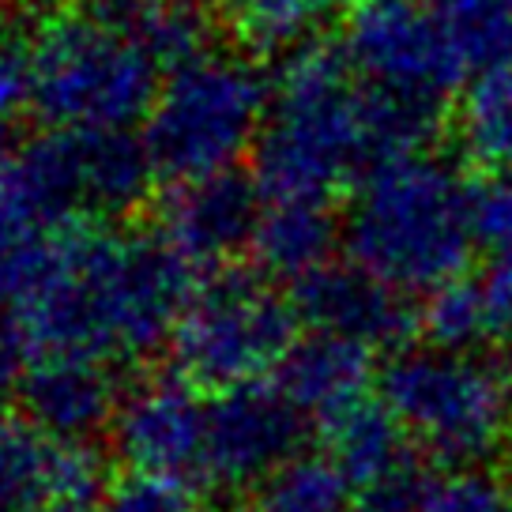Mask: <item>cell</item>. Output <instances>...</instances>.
Here are the masks:
<instances>
[{
  "label": "cell",
  "mask_w": 512,
  "mask_h": 512,
  "mask_svg": "<svg viewBox=\"0 0 512 512\" xmlns=\"http://www.w3.org/2000/svg\"><path fill=\"white\" fill-rule=\"evenodd\" d=\"M200 279L155 230L76 226L4 328L23 366L34 358L140 362L170 347Z\"/></svg>",
  "instance_id": "cell-1"
},
{
  "label": "cell",
  "mask_w": 512,
  "mask_h": 512,
  "mask_svg": "<svg viewBox=\"0 0 512 512\" xmlns=\"http://www.w3.org/2000/svg\"><path fill=\"white\" fill-rule=\"evenodd\" d=\"M433 128L437 113L366 87L339 49L302 46L272 76L253 181L264 200L332 204L373 166L426 151Z\"/></svg>",
  "instance_id": "cell-2"
},
{
  "label": "cell",
  "mask_w": 512,
  "mask_h": 512,
  "mask_svg": "<svg viewBox=\"0 0 512 512\" xmlns=\"http://www.w3.org/2000/svg\"><path fill=\"white\" fill-rule=\"evenodd\" d=\"M351 264L411 298L437 294L467 275L475 241L471 185L430 151L373 166L343 215Z\"/></svg>",
  "instance_id": "cell-3"
},
{
  "label": "cell",
  "mask_w": 512,
  "mask_h": 512,
  "mask_svg": "<svg viewBox=\"0 0 512 512\" xmlns=\"http://www.w3.org/2000/svg\"><path fill=\"white\" fill-rule=\"evenodd\" d=\"M31 113L46 132H132L162 87L159 61L121 23L61 8L27 34Z\"/></svg>",
  "instance_id": "cell-4"
},
{
  "label": "cell",
  "mask_w": 512,
  "mask_h": 512,
  "mask_svg": "<svg viewBox=\"0 0 512 512\" xmlns=\"http://www.w3.org/2000/svg\"><path fill=\"white\" fill-rule=\"evenodd\" d=\"M272 80L241 49H204L162 76L140 140L155 177L170 185L234 174L256 151Z\"/></svg>",
  "instance_id": "cell-5"
},
{
  "label": "cell",
  "mask_w": 512,
  "mask_h": 512,
  "mask_svg": "<svg viewBox=\"0 0 512 512\" xmlns=\"http://www.w3.org/2000/svg\"><path fill=\"white\" fill-rule=\"evenodd\" d=\"M302 317L290 294L256 268H219L192 290L170 339V373L200 396L268 381L298 343Z\"/></svg>",
  "instance_id": "cell-6"
},
{
  "label": "cell",
  "mask_w": 512,
  "mask_h": 512,
  "mask_svg": "<svg viewBox=\"0 0 512 512\" xmlns=\"http://www.w3.org/2000/svg\"><path fill=\"white\" fill-rule=\"evenodd\" d=\"M377 400L445 467H479L505 445L512 392L505 369L475 351L403 347L377 373Z\"/></svg>",
  "instance_id": "cell-7"
},
{
  "label": "cell",
  "mask_w": 512,
  "mask_h": 512,
  "mask_svg": "<svg viewBox=\"0 0 512 512\" xmlns=\"http://www.w3.org/2000/svg\"><path fill=\"white\" fill-rule=\"evenodd\" d=\"M34 189L64 226H113L147 200L155 166L132 132H42L23 144Z\"/></svg>",
  "instance_id": "cell-8"
},
{
  "label": "cell",
  "mask_w": 512,
  "mask_h": 512,
  "mask_svg": "<svg viewBox=\"0 0 512 512\" xmlns=\"http://www.w3.org/2000/svg\"><path fill=\"white\" fill-rule=\"evenodd\" d=\"M339 53L366 87L433 110H441V102L467 80L418 0L362 4L343 31Z\"/></svg>",
  "instance_id": "cell-9"
},
{
  "label": "cell",
  "mask_w": 512,
  "mask_h": 512,
  "mask_svg": "<svg viewBox=\"0 0 512 512\" xmlns=\"http://www.w3.org/2000/svg\"><path fill=\"white\" fill-rule=\"evenodd\" d=\"M309 418L275 381L230 388L208 400V445L200 490L253 497L283 464L305 452Z\"/></svg>",
  "instance_id": "cell-10"
},
{
  "label": "cell",
  "mask_w": 512,
  "mask_h": 512,
  "mask_svg": "<svg viewBox=\"0 0 512 512\" xmlns=\"http://www.w3.org/2000/svg\"><path fill=\"white\" fill-rule=\"evenodd\" d=\"M110 437L125 467L181 479L200 490L208 445V396H200L192 384L166 369L162 377L128 392Z\"/></svg>",
  "instance_id": "cell-11"
},
{
  "label": "cell",
  "mask_w": 512,
  "mask_h": 512,
  "mask_svg": "<svg viewBox=\"0 0 512 512\" xmlns=\"http://www.w3.org/2000/svg\"><path fill=\"white\" fill-rule=\"evenodd\" d=\"M264 196L253 177L219 174L170 185L155 215V234L196 272L234 268V256L253 249Z\"/></svg>",
  "instance_id": "cell-12"
},
{
  "label": "cell",
  "mask_w": 512,
  "mask_h": 512,
  "mask_svg": "<svg viewBox=\"0 0 512 512\" xmlns=\"http://www.w3.org/2000/svg\"><path fill=\"white\" fill-rule=\"evenodd\" d=\"M290 302L309 332L351 339L366 351H403L418 332L415 309L403 294L358 264H328L290 287Z\"/></svg>",
  "instance_id": "cell-13"
},
{
  "label": "cell",
  "mask_w": 512,
  "mask_h": 512,
  "mask_svg": "<svg viewBox=\"0 0 512 512\" xmlns=\"http://www.w3.org/2000/svg\"><path fill=\"white\" fill-rule=\"evenodd\" d=\"M125 396L117 366L91 358H34L19 373L12 411L53 441L91 445L113 433Z\"/></svg>",
  "instance_id": "cell-14"
},
{
  "label": "cell",
  "mask_w": 512,
  "mask_h": 512,
  "mask_svg": "<svg viewBox=\"0 0 512 512\" xmlns=\"http://www.w3.org/2000/svg\"><path fill=\"white\" fill-rule=\"evenodd\" d=\"M106 482V460L95 445L53 441L23 418L0 422V512H34L49 501L98 509Z\"/></svg>",
  "instance_id": "cell-15"
},
{
  "label": "cell",
  "mask_w": 512,
  "mask_h": 512,
  "mask_svg": "<svg viewBox=\"0 0 512 512\" xmlns=\"http://www.w3.org/2000/svg\"><path fill=\"white\" fill-rule=\"evenodd\" d=\"M272 381L309 422H324L369 396V384L377 381L373 351L351 339L309 332L290 347Z\"/></svg>",
  "instance_id": "cell-16"
},
{
  "label": "cell",
  "mask_w": 512,
  "mask_h": 512,
  "mask_svg": "<svg viewBox=\"0 0 512 512\" xmlns=\"http://www.w3.org/2000/svg\"><path fill=\"white\" fill-rule=\"evenodd\" d=\"M339 241H343V219L332 211V204L264 200L249 253L264 279L294 287L332 264Z\"/></svg>",
  "instance_id": "cell-17"
},
{
  "label": "cell",
  "mask_w": 512,
  "mask_h": 512,
  "mask_svg": "<svg viewBox=\"0 0 512 512\" xmlns=\"http://www.w3.org/2000/svg\"><path fill=\"white\" fill-rule=\"evenodd\" d=\"M317 426L324 452L336 460L354 490H369V486L411 475V437L381 400L366 396Z\"/></svg>",
  "instance_id": "cell-18"
},
{
  "label": "cell",
  "mask_w": 512,
  "mask_h": 512,
  "mask_svg": "<svg viewBox=\"0 0 512 512\" xmlns=\"http://www.w3.org/2000/svg\"><path fill=\"white\" fill-rule=\"evenodd\" d=\"M426 12L467 80L512 64V0H426Z\"/></svg>",
  "instance_id": "cell-19"
},
{
  "label": "cell",
  "mask_w": 512,
  "mask_h": 512,
  "mask_svg": "<svg viewBox=\"0 0 512 512\" xmlns=\"http://www.w3.org/2000/svg\"><path fill=\"white\" fill-rule=\"evenodd\" d=\"M211 19L241 42L245 53H294L305 46L328 8L324 0H204Z\"/></svg>",
  "instance_id": "cell-20"
},
{
  "label": "cell",
  "mask_w": 512,
  "mask_h": 512,
  "mask_svg": "<svg viewBox=\"0 0 512 512\" xmlns=\"http://www.w3.org/2000/svg\"><path fill=\"white\" fill-rule=\"evenodd\" d=\"M456 140L486 170H512V64L467 87L456 113Z\"/></svg>",
  "instance_id": "cell-21"
},
{
  "label": "cell",
  "mask_w": 512,
  "mask_h": 512,
  "mask_svg": "<svg viewBox=\"0 0 512 512\" xmlns=\"http://www.w3.org/2000/svg\"><path fill=\"white\" fill-rule=\"evenodd\" d=\"M354 494L358 490L351 486V479L320 448L283 464L249 501H253V512H347Z\"/></svg>",
  "instance_id": "cell-22"
},
{
  "label": "cell",
  "mask_w": 512,
  "mask_h": 512,
  "mask_svg": "<svg viewBox=\"0 0 512 512\" xmlns=\"http://www.w3.org/2000/svg\"><path fill=\"white\" fill-rule=\"evenodd\" d=\"M121 27L136 34V42L159 61L162 72H174L177 64L211 49L208 38L215 19L204 0H144Z\"/></svg>",
  "instance_id": "cell-23"
},
{
  "label": "cell",
  "mask_w": 512,
  "mask_h": 512,
  "mask_svg": "<svg viewBox=\"0 0 512 512\" xmlns=\"http://www.w3.org/2000/svg\"><path fill=\"white\" fill-rule=\"evenodd\" d=\"M415 512H512V479L486 467H445L418 479Z\"/></svg>",
  "instance_id": "cell-24"
},
{
  "label": "cell",
  "mask_w": 512,
  "mask_h": 512,
  "mask_svg": "<svg viewBox=\"0 0 512 512\" xmlns=\"http://www.w3.org/2000/svg\"><path fill=\"white\" fill-rule=\"evenodd\" d=\"M98 512H200V490L181 479L121 467L106 482Z\"/></svg>",
  "instance_id": "cell-25"
},
{
  "label": "cell",
  "mask_w": 512,
  "mask_h": 512,
  "mask_svg": "<svg viewBox=\"0 0 512 512\" xmlns=\"http://www.w3.org/2000/svg\"><path fill=\"white\" fill-rule=\"evenodd\" d=\"M475 241L494 253H512V170H486L471 185Z\"/></svg>",
  "instance_id": "cell-26"
},
{
  "label": "cell",
  "mask_w": 512,
  "mask_h": 512,
  "mask_svg": "<svg viewBox=\"0 0 512 512\" xmlns=\"http://www.w3.org/2000/svg\"><path fill=\"white\" fill-rule=\"evenodd\" d=\"M31 95L34 76L27 34H4L0 38V125L8 128L19 113H31Z\"/></svg>",
  "instance_id": "cell-27"
},
{
  "label": "cell",
  "mask_w": 512,
  "mask_h": 512,
  "mask_svg": "<svg viewBox=\"0 0 512 512\" xmlns=\"http://www.w3.org/2000/svg\"><path fill=\"white\" fill-rule=\"evenodd\" d=\"M471 283L486 317V336L512 343V253H494L486 268L471 272Z\"/></svg>",
  "instance_id": "cell-28"
},
{
  "label": "cell",
  "mask_w": 512,
  "mask_h": 512,
  "mask_svg": "<svg viewBox=\"0 0 512 512\" xmlns=\"http://www.w3.org/2000/svg\"><path fill=\"white\" fill-rule=\"evenodd\" d=\"M415 494H418V475L411 471L403 479L358 490L347 512H415Z\"/></svg>",
  "instance_id": "cell-29"
},
{
  "label": "cell",
  "mask_w": 512,
  "mask_h": 512,
  "mask_svg": "<svg viewBox=\"0 0 512 512\" xmlns=\"http://www.w3.org/2000/svg\"><path fill=\"white\" fill-rule=\"evenodd\" d=\"M23 373V354L16 351V343L8 336V328H0V422H8V411L16 403V384Z\"/></svg>",
  "instance_id": "cell-30"
},
{
  "label": "cell",
  "mask_w": 512,
  "mask_h": 512,
  "mask_svg": "<svg viewBox=\"0 0 512 512\" xmlns=\"http://www.w3.org/2000/svg\"><path fill=\"white\" fill-rule=\"evenodd\" d=\"M140 4H144V0H68V8L87 12V16H98V19H110V23H128Z\"/></svg>",
  "instance_id": "cell-31"
},
{
  "label": "cell",
  "mask_w": 512,
  "mask_h": 512,
  "mask_svg": "<svg viewBox=\"0 0 512 512\" xmlns=\"http://www.w3.org/2000/svg\"><path fill=\"white\" fill-rule=\"evenodd\" d=\"M19 8H23V0H0V38L8 34V23L16 19Z\"/></svg>",
  "instance_id": "cell-32"
},
{
  "label": "cell",
  "mask_w": 512,
  "mask_h": 512,
  "mask_svg": "<svg viewBox=\"0 0 512 512\" xmlns=\"http://www.w3.org/2000/svg\"><path fill=\"white\" fill-rule=\"evenodd\" d=\"M34 512H98V509H87V505H72V501H49V505H42V509Z\"/></svg>",
  "instance_id": "cell-33"
},
{
  "label": "cell",
  "mask_w": 512,
  "mask_h": 512,
  "mask_svg": "<svg viewBox=\"0 0 512 512\" xmlns=\"http://www.w3.org/2000/svg\"><path fill=\"white\" fill-rule=\"evenodd\" d=\"M505 452H509V464H512V415H509V433H505Z\"/></svg>",
  "instance_id": "cell-34"
},
{
  "label": "cell",
  "mask_w": 512,
  "mask_h": 512,
  "mask_svg": "<svg viewBox=\"0 0 512 512\" xmlns=\"http://www.w3.org/2000/svg\"><path fill=\"white\" fill-rule=\"evenodd\" d=\"M336 4H343V0H324V8H328V12H332V8H336Z\"/></svg>",
  "instance_id": "cell-35"
}]
</instances>
